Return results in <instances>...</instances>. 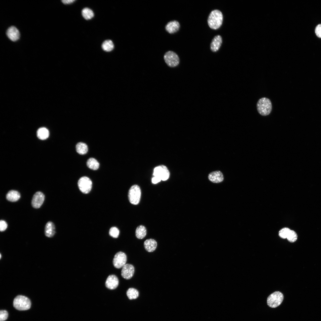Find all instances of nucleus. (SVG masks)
I'll return each instance as SVG.
<instances>
[{
    "mask_svg": "<svg viewBox=\"0 0 321 321\" xmlns=\"http://www.w3.org/2000/svg\"><path fill=\"white\" fill-rule=\"evenodd\" d=\"M208 178L211 182L214 183H218L224 180V176L220 171H217L210 173L208 175Z\"/></svg>",
    "mask_w": 321,
    "mask_h": 321,
    "instance_id": "13",
    "label": "nucleus"
},
{
    "mask_svg": "<svg viewBox=\"0 0 321 321\" xmlns=\"http://www.w3.org/2000/svg\"><path fill=\"white\" fill-rule=\"evenodd\" d=\"M86 164L89 168L93 170L97 169L99 167V162L95 158H92L88 159Z\"/></svg>",
    "mask_w": 321,
    "mask_h": 321,
    "instance_id": "23",
    "label": "nucleus"
},
{
    "mask_svg": "<svg viewBox=\"0 0 321 321\" xmlns=\"http://www.w3.org/2000/svg\"><path fill=\"white\" fill-rule=\"evenodd\" d=\"M75 1V0H62V1L64 4H69Z\"/></svg>",
    "mask_w": 321,
    "mask_h": 321,
    "instance_id": "34",
    "label": "nucleus"
},
{
    "mask_svg": "<svg viewBox=\"0 0 321 321\" xmlns=\"http://www.w3.org/2000/svg\"><path fill=\"white\" fill-rule=\"evenodd\" d=\"M37 136L38 138L41 140H45L49 136L48 130L45 128H41L38 129L37 131Z\"/></svg>",
    "mask_w": 321,
    "mask_h": 321,
    "instance_id": "22",
    "label": "nucleus"
},
{
    "mask_svg": "<svg viewBox=\"0 0 321 321\" xmlns=\"http://www.w3.org/2000/svg\"><path fill=\"white\" fill-rule=\"evenodd\" d=\"M141 195L140 187L137 185H133L130 188L128 192V198L130 202L133 204H138L140 201Z\"/></svg>",
    "mask_w": 321,
    "mask_h": 321,
    "instance_id": "4",
    "label": "nucleus"
},
{
    "mask_svg": "<svg viewBox=\"0 0 321 321\" xmlns=\"http://www.w3.org/2000/svg\"><path fill=\"white\" fill-rule=\"evenodd\" d=\"M119 282L117 276L114 275H111L107 278L105 282V286L110 289H114L117 287Z\"/></svg>",
    "mask_w": 321,
    "mask_h": 321,
    "instance_id": "12",
    "label": "nucleus"
},
{
    "mask_svg": "<svg viewBox=\"0 0 321 321\" xmlns=\"http://www.w3.org/2000/svg\"><path fill=\"white\" fill-rule=\"evenodd\" d=\"M1 258V254H0V258Z\"/></svg>",
    "mask_w": 321,
    "mask_h": 321,
    "instance_id": "35",
    "label": "nucleus"
},
{
    "mask_svg": "<svg viewBox=\"0 0 321 321\" xmlns=\"http://www.w3.org/2000/svg\"><path fill=\"white\" fill-rule=\"evenodd\" d=\"M257 108L259 113L262 116L269 115L271 112L272 106L270 100L268 98L262 97L258 100Z\"/></svg>",
    "mask_w": 321,
    "mask_h": 321,
    "instance_id": "2",
    "label": "nucleus"
},
{
    "mask_svg": "<svg viewBox=\"0 0 321 321\" xmlns=\"http://www.w3.org/2000/svg\"><path fill=\"white\" fill-rule=\"evenodd\" d=\"M134 271V267L132 265L129 264H126L122 268L121 276L125 279H130L133 277Z\"/></svg>",
    "mask_w": 321,
    "mask_h": 321,
    "instance_id": "11",
    "label": "nucleus"
},
{
    "mask_svg": "<svg viewBox=\"0 0 321 321\" xmlns=\"http://www.w3.org/2000/svg\"><path fill=\"white\" fill-rule=\"evenodd\" d=\"M82 15L84 18L86 20H89L92 18L94 14L93 11L88 8H85L82 10Z\"/></svg>",
    "mask_w": 321,
    "mask_h": 321,
    "instance_id": "25",
    "label": "nucleus"
},
{
    "mask_svg": "<svg viewBox=\"0 0 321 321\" xmlns=\"http://www.w3.org/2000/svg\"><path fill=\"white\" fill-rule=\"evenodd\" d=\"M78 184L79 189L84 193H88L91 190L92 182L87 177L84 176L81 177L79 180Z\"/></svg>",
    "mask_w": 321,
    "mask_h": 321,
    "instance_id": "7",
    "label": "nucleus"
},
{
    "mask_svg": "<svg viewBox=\"0 0 321 321\" xmlns=\"http://www.w3.org/2000/svg\"><path fill=\"white\" fill-rule=\"evenodd\" d=\"M45 199V195L40 191H37L34 195L32 200V205L35 208H40L43 204Z\"/></svg>",
    "mask_w": 321,
    "mask_h": 321,
    "instance_id": "10",
    "label": "nucleus"
},
{
    "mask_svg": "<svg viewBox=\"0 0 321 321\" xmlns=\"http://www.w3.org/2000/svg\"><path fill=\"white\" fill-rule=\"evenodd\" d=\"M314 31L317 36L321 38V24H318L316 26Z\"/></svg>",
    "mask_w": 321,
    "mask_h": 321,
    "instance_id": "31",
    "label": "nucleus"
},
{
    "mask_svg": "<svg viewBox=\"0 0 321 321\" xmlns=\"http://www.w3.org/2000/svg\"><path fill=\"white\" fill-rule=\"evenodd\" d=\"M153 174L154 176L159 178L161 180L165 181L169 178L170 173L167 168L165 165H162L154 168Z\"/></svg>",
    "mask_w": 321,
    "mask_h": 321,
    "instance_id": "8",
    "label": "nucleus"
},
{
    "mask_svg": "<svg viewBox=\"0 0 321 321\" xmlns=\"http://www.w3.org/2000/svg\"><path fill=\"white\" fill-rule=\"evenodd\" d=\"M55 226L51 221H48L46 224L45 229V235L48 237H52L55 233Z\"/></svg>",
    "mask_w": 321,
    "mask_h": 321,
    "instance_id": "18",
    "label": "nucleus"
},
{
    "mask_svg": "<svg viewBox=\"0 0 321 321\" xmlns=\"http://www.w3.org/2000/svg\"><path fill=\"white\" fill-rule=\"evenodd\" d=\"M144 244L145 249L149 252H152L154 251L157 246L156 241L152 239L146 240L144 242Z\"/></svg>",
    "mask_w": 321,
    "mask_h": 321,
    "instance_id": "17",
    "label": "nucleus"
},
{
    "mask_svg": "<svg viewBox=\"0 0 321 321\" xmlns=\"http://www.w3.org/2000/svg\"><path fill=\"white\" fill-rule=\"evenodd\" d=\"M161 180L159 177L154 176L152 179V182L153 184H156L160 181Z\"/></svg>",
    "mask_w": 321,
    "mask_h": 321,
    "instance_id": "33",
    "label": "nucleus"
},
{
    "mask_svg": "<svg viewBox=\"0 0 321 321\" xmlns=\"http://www.w3.org/2000/svg\"><path fill=\"white\" fill-rule=\"evenodd\" d=\"M7 224L5 221L1 220L0 221V231L2 232L5 231L7 228Z\"/></svg>",
    "mask_w": 321,
    "mask_h": 321,
    "instance_id": "32",
    "label": "nucleus"
},
{
    "mask_svg": "<svg viewBox=\"0 0 321 321\" xmlns=\"http://www.w3.org/2000/svg\"><path fill=\"white\" fill-rule=\"evenodd\" d=\"M119 230L115 227H113L110 228L109 231V235L114 238L118 237L119 235Z\"/></svg>",
    "mask_w": 321,
    "mask_h": 321,
    "instance_id": "29",
    "label": "nucleus"
},
{
    "mask_svg": "<svg viewBox=\"0 0 321 321\" xmlns=\"http://www.w3.org/2000/svg\"><path fill=\"white\" fill-rule=\"evenodd\" d=\"M283 298V294L281 292L279 291H276L268 297L267 303L269 307L275 308L281 304Z\"/></svg>",
    "mask_w": 321,
    "mask_h": 321,
    "instance_id": "5",
    "label": "nucleus"
},
{
    "mask_svg": "<svg viewBox=\"0 0 321 321\" xmlns=\"http://www.w3.org/2000/svg\"><path fill=\"white\" fill-rule=\"evenodd\" d=\"M164 59L166 64L171 67H176L180 62V59L177 55L172 51L167 52L164 55Z\"/></svg>",
    "mask_w": 321,
    "mask_h": 321,
    "instance_id": "6",
    "label": "nucleus"
},
{
    "mask_svg": "<svg viewBox=\"0 0 321 321\" xmlns=\"http://www.w3.org/2000/svg\"><path fill=\"white\" fill-rule=\"evenodd\" d=\"M223 15L219 10H213L210 13L207 19L209 26L212 29H216L219 28L222 24Z\"/></svg>",
    "mask_w": 321,
    "mask_h": 321,
    "instance_id": "1",
    "label": "nucleus"
},
{
    "mask_svg": "<svg viewBox=\"0 0 321 321\" xmlns=\"http://www.w3.org/2000/svg\"><path fill=\"white\" fill-rule=\"evenodd\" d=\"M127 295L130 300L135 299L139 296V293L138 291L136 289L131 288H129L126 292Z\"/></svg>",
    "mask_w": 321,
    "mask_h": 321,
    "instance_id": "26",
    "label": "nucleus"
},
{
    "mask_svg": "<svg viewBox=\"0 0 321 321\" xmlns=\"http://www.w3.org/2000/svg\"><path fill=\"white\" fill-rule=\"evenodd\" d=\"M146 234L147 230L144 226L141 225L137 227L135 231V234L137 238L142 239L146 236Z\"/></svg>",
    "mask_w": 321,
    "mask_h": 321,
    "instance_id": "20",
    "label": "nucleus"
},
{
    "mask_svg": "<svg viewBox=\"0 0 321 321\" xmlns=\"http://www.w3.org/2000/svg\"><path fill=\"white\" fill-rule=\"evenodd\" d=\"M76 151L79 154H86L88 150L87 145L85 143L80 142L78 143L76 146Z\"/></svg>",
    "mask_w": 321,
    "mask_h": 321,
    "instance_id": "21",
    "label": "nucleus"
},
{
    "mask_svg": "<svg viewBox=\"0 0 321 321\" xmlns=\"http://www.w3.org/2000/svg\"><path fill=\"white\" fill-rule=\"evenodd\" d=\"M8 317V313L5 310H1L0 311V321H4L6 320Z\"/></svg>",
    "mask_w": 321,
    "mask_h": 321,
    "instance_id": "30",
    "label": "nucleus"
},
{
    "mask_svg": "<svg viewBox=\"0 0 321 321\" xmlns=\"http://www.w3.org/2000/svg\"><path fill=\"white\" fill-rule=\"evenodd\" d=\"M298 238V236L296 232L294 231L290 230L287 238L288 240L290 242L293 243L296 241Z\"/></svg>",
    "mask_w": 321,
    "mask_h": 321,
    "instance_id": "27",
    "label": "nucleus"
},
{
    "mask_svg": "<svg viewBox=\"0 0 321 321\" xmlns=\"http://www.w3.org/2000/svg\"><path fill=\"white\" fill-rule=\"evenodd\" d=\"M127 261V256L124 252L120 251L117 253L113 258V263L114 266L116 268L119 269L126 264Z\"/></svg>",
    "mask_w": 321,
    "mask_h": 321,
    "instance_id": "9",
    "label": "nucleus"
},
{
    "mask_svg": "<svg viewBox=\"0 0 321 321\" xmlns=\"http://www.w3.org/2000/svg\"><path fill=\"white\" fill-rule=\"evenodd\" d=\"M20 194L17 191L11 190L6 195L7 199L11 202H15L18 200L20 198Z\"/></svg>",
    "mask_w": 321,
    "mask_h": 321,
    "instance_id": "19",
    "label": "nucleus"
},
{
    "mask_svg": "<svg viewBox=\"0 0 321 321\" xmlns=\"http://www.w3.org/2000/svg\"><path fill=\"white\" fill-rule=\"evenodd\" d=\"M7 37L12 41H15L18 40L20 37V33L18 30L14 26L10 27L6 32Z\"/></svg>",
    "mask_w": 321,
    "mask_h": 321,
    "instance_id": "14",
    "label": "nucleus"
},
{
    "mask_svg": "<svg viewBox=\"0 0 321 321\" xmlns=\"http://www.w3.org/2000/svg\"><path fill=\"white\" fill-rule=\"evenodd\" d=\"M102 49L106 52L111 51L114 48V45L112 41L110 40L105 41L102 45Z\"/></svg>",
    "mask_w": 321,
    "mask_h": 321,
    "instance_id": "24",
    "label": "nucleus"
},
{
    "mask_svg": "<svg viewBox=\"0 0 321 321\" xmlns=\"http://www.w3.org/2000/svg\"><path fill=\"white\" fill-rule=\"evenodd\" d=\"M180 25L178 21H173L168 22L165 26L166 31L170 34H173L178 31Z\"/></svg>",
    "mask_w": 321,
    "mask_h": 321,
    "instance_id": "15",
    "label": "nucleus"
},
{
    "mask_svg": "<svg viewBox=\"0 0 321 321\" xmlns=\"http://www.w3.org/2000/svg\"><path fill=\"white\" fill-rule=\"evenodd\" d=\"M290 230L289 228L287 227L283 228L279 232V235L280 237L282 238H287Z\"/></svg>",
    "mask_w": 321,
    "mask_h": 321,
    "instance_id": "28",
    "label": "nucleus"
},
{
    "mask_svg": "<svg viewBox=\"0 0 321 321\" xmlns=\"http://www.w3.org/2000/svg\"><path fill=\"white\" fill-rule=\"evenodd\" d=\"M222 43V38L219 35L215 36L213 39L210 44V48L213 52H216L220 48Z\"/></svg>",
    "mask_w": 321,
    "mask_h": 321,
    "instance_id": "16",
    "label": "nucleus"
},
{
    "mask_svg": "<svg viewBox=\"0 0 321 321\" xmlns=\"http://www.w3.org/2000/svg\"><path fill=\"white\" fill-rule=\"evenodd\" d=\"M13 305L15 309L18 310H26L30 308L31 302L27 297L19 295L17 296L14 299Z\"/></svg>",
    "mask_w": 321,
    "mask_h": 321,
    "instance_id": "3",
    "label": "nucleus"
}]
</instances>
